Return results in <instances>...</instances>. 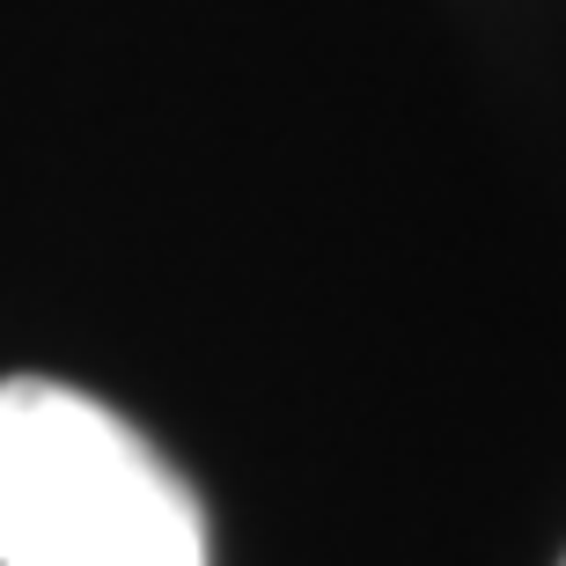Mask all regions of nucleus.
Instances as JSON below:
<instances>
[{
  "instance_id": "nucleus-1",
  "label": "nucleus",
  "mask_w": 566,
  "mask_h": 566,
  "mask_svg": "<svg viewBox=\"0 0 566 566\" xmlns=\"http://www.w3.org/2000/svg\"><path fill=\"white\" fill-rule=\"evenodd\" d=\"M0 566H207V515L111 405L52 376H8Z\"/></svg>"
},
{
  "instance_id": "nucleus-2",
  "label": "nucleus",
  "mask_w": 566,
  "mask_h": 566,
  "mask_svg": "<svg viewBox=\"0 0 566 566\" xmlns=\"http://www.w3.org/2000/svg\"><path fill=\"white\" fill-rule=\"evenodd\" d=\"M559 566H566V559H559Z\"/></svg>"
}]
</instances>
